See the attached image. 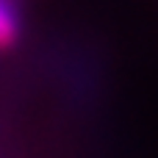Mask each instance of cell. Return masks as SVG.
Returning a JSON list of instances; mask_svg holds the SVG:
<instances>
[{"instance_id": "obj_1", "label": "cell", "mask_w": 158, "mask_h": 158, "mask_svg": "<svg viewBox=\"0 0 158 158\" xmlns=\"http://www.w3.org/2000/svg\"><path fill=\"white\" fill-rule=\"evenodd\" d=\"M19 39V19L8 0H0V53L11 50Z\"/></svg>"}]
</instances>
